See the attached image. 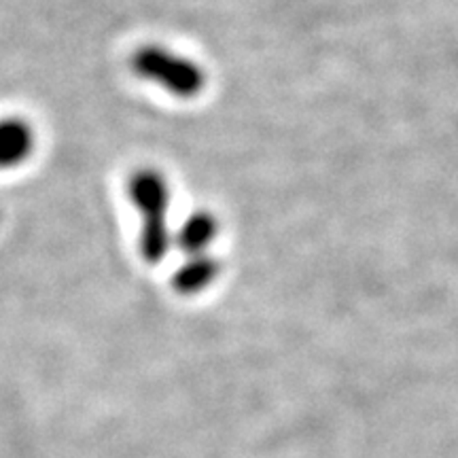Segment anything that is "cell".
Here are the masks:
<instances>
[{
    "label": "cell",
    "mask_w": 458,
    "mask_h": 458,
    "mask_svg": "<svg viewBox=\"0 0 458 458\" xmlns=\"http://www.w3.org/2000/svg\"><path fill=\"white\" fill-rule=\"evenodd\" d=\"M128 198L140 215V255L147 263H162L174 246L170 225L172 189L157 168H139L128 181Z\"/></svg>",
    "instance_id": "6da1fadb"
},
{
    "label": "cell",
    "mask_w": 458,
    "mask_h": 458,
    "mask_svg": "<svg viewBox=\"0 0 458 458\" xmlns=\"http://www.w3.org/2000/svg\"><path fill=\"white\" fill-rule=\"evenodd\" d=\"M130 68L142 81L156 85L181 100L198 98L208 83L206 68L199 62L157 43L136 49L130 57Z\"/></svg>",
    "instance_id": "7a4b0ae2"
},
{
    "label": "cell",
    "mask_w": 458,
    "mask_h": 458,
    "mask_svg": "<svg viewBox=\"0 0 458 458\" xmlns=\"http://www.w3.org/2000/svg\"><path fill=\"white\" fill-rule=\"evenodd\" d=\"M221 272L223 263L215 253L182 255V261L172 274V286L181 295H199L219 280Z\"/></svg>",
    "instance_id": "3957f363"
},
{
    "label": "cell",
    "mask_w": 458,
    "mask_h": 458,
    "mask_svg": "<svg viewBox=\"0 0 458 458\" xmlns=\"http://www.w3.org/2000/svg\"><path fill=\"white\" fill-rule=\"evenodd\" d=\"M221 223L210 210H196L174 229V246L182 255L213 253Z\"/></svg>",
    "instance_id": "277c9868"
},
{
    "label": "cell",
    "mask_w": 458,
    "mask_h": 458,
    "mask_svg": "<svg viewBox=\"0 0 458 458\" xmlns=\"http://www.w3.org/2000/svg\"><path fill=\"white\" fill-rule=\"evenodd\" d=\"M37 136L32 125L21 117L0 119V170L21 165L32 156Z\"/></svg>",
    "instance_id": "5b68a950"
}]
</instances>
